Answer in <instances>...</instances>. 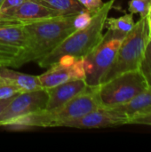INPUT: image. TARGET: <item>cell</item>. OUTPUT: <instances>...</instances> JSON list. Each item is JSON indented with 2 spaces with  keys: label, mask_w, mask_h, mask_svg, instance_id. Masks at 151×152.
<instances>
[{
  "label": "cell",
  "mask_w": 151,
  "mask_h": 152,
  "mask_svg": "<svg viewBox=\"0 0 151 152\" xmlns=\"http://www.w3.org/2000/svg\"><path fill=\"white\" fill-rule=\"evenodd\" d=\"M20 93L23 92H21L16 85L6 78L0 77V100L11 98Z\"/></svg>",
  "instance_id": "19"
},
{
  "label": "cell",
  "mask_w": 151,
  "mask_h": 152,
  "mask_svg": "<svg viewBox=\"0 0 151 152\" xmlns=\"http://www.w3.org/2000/svg\"><path fill=\"white\" fill-rule=\"evenodd\" d=\"M150 39L148 20L147 18H141L125 35L111 67L103 77L101 84L120 74L139 70L140 63Z\"/></svg>",
  "instance_id": "3"
},
{
  "label": "cell",
  "mask_w": 151,
  "mask_h": 152,
  "mask_svg": "<svg viewBox=\"0 0 151 152\" xmlns=\"http://www.w3.org/2000/svg\"><path fill=\"white\" fill-rule=\"evenodd\" d=\"M4 0H0V5H1V4H2V2H3Z\"/></svg>",
  "instance_id": "26"
},
{
  "label": "cell",
  "mask_w": 151,
  "mask_h": 152,
  "mask_svg": "<svg viewBox=\"0 0 151 152\" xmlns=\"http://www.w3.org/2000/svg\"><path fill=\"white\" fill-rule=\"evenodd\" d=\"M139 71L147 82L148 86L151 87V38L147 45L143 58L140 63Z\"/></svg>",
  "instance_id": "17"
},
{
  "label": "cell",
  "mask_w": 151,
  "mask_h": 152,
  "mask_svg": "<svg viewBox=\"0 0 151 152\" xmlns=\"http://www.w3.org/2000/svg\"><path fill=\"white\" fill-rule=\"evenodd\" d=\"M93 15V13L90 12L87 10H84V11L77 12L75 15L74 20H73V25H74L75 28L77 30V29H82V28L87 27L92 21Z\"/></svg>",
  "instance_id": "20"
},
{
  "label": "cell",
  "mask_w": 151,
  "mask_h": 152,
  "mask_svg": "<svg viewBox=\"0 0 151 152\" xmlns=\"http://www.w3.org/2000/svg\"><path fill=\"white\" fill-rule=\"evenodd\" d=\"M151 9V0H130L128 11L131 13H139L141 18H147Z\"/></svg>",
  "instance_id": "18"
},
{
  "label": "cell",
  "mask_w": 151,
  "mask_h": 152,
  "mask_svg": "<svg viewBox=\"0 0 151 152\" xmlns=\"http://www.w3.org/2000/svg\"><path fill=\"white\" fill-rule=\"evenodd\" d=\"M23 25L0 24V67H12L25 45Z\"/></svg>",
  "instance_id": "10"
},
{
  "label": "cell",
  "mask_w": 151,
  "mask_h": 152,
  "mask_svg": "<svg viewBox=\"0 0 151 152\" xmlns=\"http://www.w3.org/2000/svg\"><path fill=\"white\" fill-rule=\"evenodd\" d=\"M87 87L88 86L85 79H73L46 89L48 101L45 110L51 111L59 109Z\"/></svg>",
  "instance_id": "12"
},
{
  "label": "cell",
  "mask_w": 151,
  "mask_h": 152,
  "mask_svg": "<svg viewBox=\"0 0 151 152\" xmlns=\"http://www.w3.org/2000/svg\"><path fill=\"white\" fill-rule=\"evenodd\" d=\"M25 0H4L0 5V17L12 12Z\"/></svg>",
  "instance_id": "21"
},
{
  "label": "cell",
  "mask_w": 151,
  "mask_h": 152,
  "mask_svg": "<svg viewBox=\"0 0 151 152\" xmlns=\"http://www.w3.org/2000/svg\"><path fill=\"white\" fill-rule=\"evenodd\" d=\"M63 15L37 0H25L12 12L0 17V24L25 25Z\"/></svg>",
  "instance_id": "11"
},
{
  "label": "cell",
  "mask_w": 151,
  "mask_h": 152,
  "mask_svg": "<svg viewBox=\"0 0 151 152\" xmlns=\"http://www.w3.org/2000/svg\"><path fill=\"white\" fill-rule=\"evenodd\" d=\"M77 13L23 25L26 36L25 45L14 68H20L28 62H37L53 52L66 37L77 30L73 25Z\"/></svg>",
  "instance_id": "1"
},
{
  "label": "cell",
  "mask_w": 151,
  "mask_h": 152,
  "mask_svg": "<svg viewBox=\"0 0 151 152\" xmlns=\"http://www.w3.org/2000/svg\"><path fill=\"white\" fill-rule=\"evenodd\" d=\"M101 107L102 105L98 94V86H88L59 109L49 111L53 119L52 127L59 126L63 121L81 118Z\"/></svg>",
  "instance_id": "6"
},
{
  "label": "cell",
  "mask_w": 151,
  "mask_h": 152,
  "mask_svg": "<svg viewBox=\"0 0 151 152\" xmlns=\"http://www.w3.org/2000/svg\"><path fill=\"white\" fill-rule=\"evenodd\" d=\"M0 77L12 82L21 92H31L42 89L38 76L20 73L8 69V67H0Z\"/></svg>",
  "instance_id": "14"
},
{
  "label": "cell",
  "mask_w": 151,
  "mask_h": 152,
  "mask_svg": "<svg viewBox=\"0 0 151 152\" xmlns=\"http://www.w3.org/2000/svg\"><path fill=\"white\" fill-rule=\"evenodd\" d=\"M150 38H151V32H150Z\"/></svg>",
  "instance_id": "27"
},
{
  "label": "cell",
  "mask_w": 151,
  "mask_h": 152,
  "mask_svg": "<svg viewBox=\"0 0 151 152\" xmlns=\"http://www.w3.org/2000/svg\"><path fill=\"white\" fill-rule=\"evenodd\" d=\"M38 77L44 89H49L73 79H85L84 58L64 55Z\"/></svg>",
  "instance_id": "8"
},
{
  "label": "cell",
  "mask_w": 151,
  "mask_h": 152,
  "mask_svg": "<svg viewBox=\"0 0 151 152\" xmlns=\"http://www.w3.org/2000/svg\"><path fill=\"white\" fill-rule=\"evenodd\" d=\"M125 33L108 30L101 43L84 58L85 82L88 86L96 87L111 67Z\"/></svg>",
  "instance_id": "4"
},
{
  "label": "cell",
  "mask_w": 151,
  "mask_h": 152,
  "mask_svg": "<svg viewBox=\"0 0 151 152\" xmlns=\"http://www.w3.org/2000/svg\"><path fill=\"white\" fill-rule=\"evenodd\" d=\"M87 11L95 13L103 4L102 0H77Z\"/></svg>",
  "instance_id": "22"
},
{
  "label": "cell",
  "mask_w": 151,
  "mask_h": 152,
  "mask_svg": "<svg viewBox=\"0 0 151 152\" xmlns=\"http://www.w3.org/2000/svg\"><path fill=\"white\" fill-rule=\"evenodd\" d=\"M43 4L59 12L60 13L72 14L86 10L77 0H37Z\"/></svg>",
  "instance_id": "15"
},
{
  "label": "cell",
  "mask_w": 151,
  "mask_h": 152,
  "mask_svg": "<svg viewBox=\"0 0 151 152\" xmlns=\"http://www.w3.org/2000/svg\"><path fill=\"white\" fill-rule=\"evenodd\" d=\"M133 13H125L118 18L108 17L105 21V28L108 30L127 34L134 26Z\"/></svg>",
  "instance_id": "16"
},
{
  "label": "cell",
  "mask_w": 151,
  "mask_h": 152,
  "mask_svg": "<svg viewBox=\"0 0 151 152\" xmlns=\"http://www.w3.org/2000/svg\"><path fill=\"white\" fill-rule=\"evenodd\" d=\"M130 124H134V125H146V126H151V113L138 117L134 119H133Z\"/></svg>",
  "instance_id": "23"
},
{
  "label": "cell",
  "mask_w": 151,
  "mask_h": 152,
  "mask_svg": "<svg viewBox=\"0 0 151 152\" xmlns=\"http://www.w3.org/2000/svg\"><path fill=\"white\" fill-rule=\"evenodd\" d=\"M47 101L48 93L44 88L17 94L1 112L0 126H4L25 115L45 110Z\"/></svg>",
  "instance_id": "7"
},
{
  "label": "cell",
  "mask_w": 151,
  "mask_h": 152,
  "mask_svg": "<svg viewBox=\"0 0 151 152\" xmlns=\"http://www.w3.org/2000/svg\"><path fill=\"white\" fill-rule=\"evenodd\" d=\"M147 20H148V22H149V27H150V33L151 32V9L147 16Z\"/></svg>",
  "instance_id": "25"
},
{
  "label": "cell",
  "mask_w": 151,
  "mask_h": 152,
  "mask_svg": "<svg viewBox=\"0 0 151 152\" xmlns=\"http://www.w3.org/2000/svg\"><path fill=\"white\" fill-rule=\"evenodd\" d=\"M129 118L130 122L138 118L151 113V87L148 86L125 104L114 107Z\"/></svg>",
  "instance_id": "13"
},
{
  "label": "cell",
  "mask_w": 151,
  "mask_h": 152,
  "mask_svg": "<svg viewBox=\"0 0 151 152\" xmlns=\"http://www.w3.org/2000/svg\"><path fill=\"white\" fill-rule=\"evenodd\" d=\"M148 87L139 70L120 74L98 86L102 107L114 108L126 103Z\"/></svg>",
  "instance_id": "5"
},
{
  "label": "cell",
  "mask_w": 151,
  "mask_h": 152,
  "mask_svg": "<svg viewBox=\"0 0 151 152\" xmlns=\"http://www.w3.org/2000/svg\"><path fill=\"white\" fill-rule=\"evenodd\" d=\"M115 2L116 0H109L103 3L102 6L93 13L91 23L87 27L71 33L53 52L37 61L39 67L48 69L64 55L85 58L92 53L104 37L105 21Z\"/></svg>",
  "instance_id": "2"
},
{
  "label": "cell",
  "mask_w": 151,
  "mask_h": 152,
  "mask_svg": "<svg viewBox=\"0 0 151 152\" xmlns=\"http://www.w3.org/2000/svg\"><path fill=\"white\" fill-rule=\"evenodd\" d=\"M128 124L129 118L121 111L114 108L101 107L81 118L63 121L59 125V126L91 129L114 127Z\"/></svg>",
  "instance_id": "9"
},
{
  "label": "cell",
  "mask_w": 151,
  "mask_h": 152,
  "mask_svg": "<svg viewBox=\"0 0 151 152\" xmlns=\"http://www.w3.org/2000/svg\"><path fill=\"white\" fill-rule=\"evenodd\" d=\"M16 96V95H15ZM13 97L14 96H12V97H11V98H8V99H2V100H0V114H1V112L4 110V109L9 104V102L13 99Z\"/></svg>",
  "instance_id": "24"
}]
</instances>
